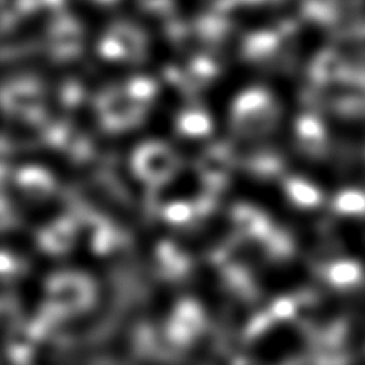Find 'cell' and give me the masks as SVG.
<instances>
[{
  "label": "cell",
  "mask_w": 365,
  "mask_h": 365,
  "mask_svg": "<svg viewBox=\"0 0 365 365\" xmlns=\"http://www.w3.org/2000/svg\"><path fill=\"white\" fill-rule=\"evenodd\" d=\"M235 118L244 131L265 130L274 121V108L265 91L251 90L244 93L234 107Z\"/></svg>",
  "instance_id": "cell-1"
},
{
  "label": "cell",
  "mask_w": 365,
  "mask_h": 365,
  "mask_svg": "<svg viewBox=\"0 0 365 365\" xmlns=\"http://www.w3.org/2000/svg\"><path fill=\"white\" fill-rule=\"evenodd\" d=\"M134 165L141 177L147 180H160L171 173L174 157L160 144H147L135 154Z\"/></svg>",
  "instance_id": "cell-2"
},
{
  "label": "cell",
  "mask_w": 365,
  "mask_h": 365,
  "mask_svg": "<svg viewBox=\"0 0 365 365\" xmlns=\"http://www.w3.org/2000/svg\"><path fill=\"white\" fill-rule=\"evenodd\" d=\"M202 317L198 307L192 302H182L174 312L170 325V335L177 342L188 341L201 328Z\"/></svg>",
  "instance_id": "cell-3"
},
{
  "label": "cell",
  "mask_w": 365,
  "mask_h": 365,
  "mask_svg": "<svg viewBox=\"0 0 365 365\" xmlns=\"http://www.w3.org/2000/svg\"><path fill=\"white\" fill-rule=\"evenodd\" d=\"M362 277V268L355 261H338L331 265L328 278L336 287H348L356 284Z\"/></svg>",
  "instance_id": "cell-4"
},
{
  "label": "cell",
  "mask_w": 365,
  "mask_h": 365,
  "mask_svg": "<svg viewBox=\"0 0 365 365\" xmlns=\"http://www.w3.org/2000/svg\"><path fill=\"white\" fill-rule=\"evenodd\" d=\"M287 190L289 197L301 207H314L321 201V195L315 187L302 180H289Z\"/></svg>",
  "instance_id": "cell-5"
},
{
  "label": "cell",
  "mask_w": 365,
  "mask_h": 365,
  "mask_svg": "<svg viewBox=\"0 0 365 365\" xmlns=\"http://www.w3.org/2000/svg\"><path fill=\"white\" fill-rule=\"evenodd\" d=\"M237 221L242 225V230L254 235H264L268 230L267 218L259 214L257 210L250 207H240L235 211Z\"/></svg>",
  "instance_id": "cell-6"
},
{
  "label": "cell",
  "mask_w": 365,
  "mask_h": 365,
  "mask_svg": "<svg viewBox=\"0 0 365 365\" xmlns=\"http://www.w3.org/2000/svg\"><path fill=\"white\" fill-rule=\"evenodd\" d=\"M335 208L339 212L351 215L365 214V192L358 190L342 191L335 200Z\"/></svg>",
  "instance_id": "cell-7"
},
{
  "label": "cell",
  "mask_w": 365,
  "mask_h": 365,
  "mask_svg": "<svg viewBox=\"0 0 365 365\" xmlns=\"http://www.w3.org/2000/svg\"><path fill=\"white\" fill-rule=\"evenodd\" d=\"M178 124L181 131H184L188 135H204L211 130L210 118L205 114L197 111L185 113L180 118Z\"/></svg>",
  "instance_id": "cell-8"
},
{
  "label": "cell",
  "mask_w": 365,
  "mask_h": 365,
  "mask_svg": "<svg viewBox=\"0 0 365 365\" xmlns=\"http://www.w3.org/2000/svg\"><path fill=\"white\" fill-rule=\"evenodd\" d=\"M298 133H299V137L308 143L321 141L324 135L321 125L312 117H302L298 121Z\"/></svg>",
  "instance_id": "cell-9"
},
{
  "label": "cell",
  "mask_w": 365,
  "mask_h": 365,
  "mask_svg": "<svg viewBox=\"0 0 365 365\" xmlns=\"http://www.w3.org/2000/svg\"><path fill=\"white\" fill-rule=\"evenodd\" d=\"M164 214L165 218L173 222H182L191 217V208L185 202H174L165 208Z\"/></svg>",
  "instance_id": "cell-10"
},
{
  "label": "cell",
  "mask_w": 365,
  "mask_h": 365,
  "mask_svg": "<svg viewBox=\"0 0 365 365\" xmlns=\"http://www.w3.org/2000/svg\"><path fill=\"white\" fill-rule=\"evenodd\" d=\"M294 309H295V307H294L292 301L288 299V298L278 299L274 304V307H272V311H274V314L278 318H288V317H291L294 314Z\"/></svg>",
  "instance_id": "cell-11"
},
{
  "label": "cell",
  "mask_w": 365,
  "mask_h": 365,
  "mask_svg": "<svg viewBox=\"0 0 365 365\" xmlns=\"http://www.w3.org/2000/svg\"><path fill=\"white\" fill-rule=\"evenodd\" d=\"M130 94H131L133 97H137V98H147V97H150V96L153 94V87H151V84H148V83L140 84V86L134 84L133 88L130 90Z\"/></svg>",
  "instance_id": "cell-12"
}]
</instances>
